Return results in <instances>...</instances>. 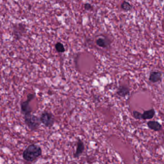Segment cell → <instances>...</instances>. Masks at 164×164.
I'll return each mask as SVG.
<instances>
[{
  "label": "cell",
  "mask_w": 164,
  "mask_h": 164,
  "mask_svg": "<svg viewBox=\"0 0 164 164\" xmlns=\"http://www.w3.org/2000/svg\"><path fill=\"white\" fill-rule=\"evenodd\" d=\"M42 148L35 144H30L27 147L23 153V157L25 161L33 162L42 156Z\"/></svg>",
  "instance_id": "cell-1"
},
{
  "label": "cell",
  "mask_w": 164,
  "mask_h": 164,
  "mask_svg": "<svg viewBox=\"0 0 164 164\" xmlns=\"http://www.w3.org/2000/svg\"><path fill=\"white\" fill-rule=\"evenodd\" d=\"M24 122L28 128L31 131L38 129L41 124L40 119L38 117L31 113L24 115Z\"/></svg>",
  "instance_id": "cell-2"
},
{
  "label": "cell",
  "mask_w": 164,
  "mask_h": 164,
  "mask_svg": "<svg viewBox=\"0 0 164 164\" xmlns=\"http://www.w3.org/2000/svg\"><path fill=\"white\" fill-rule=\"evenodd\" d=\"M36 96L35 93H29L27 95V99L25 101H21L20 103L21 111L24 116L32 113V109L31 108L30 103Z\"/></svg>",
  "instance_id": "cell-3"
},
{
  "label": "cell",
  "mask_w": 164,
  "mask_h": 164,
  "mask_svg": "<svg viewBox=\"0 0 164 164\" xmlns=\"http://www.w3.org/2000/svg\"><path fill=\"white\" fill-rule=\"evenodd\" d=\"M39 119L41 123L48 128L52 127L55 122L54 115L48 111H44L40 115Z\"/></svg>",
  "instance_id": "cell-4"
},
{
  "label": "cell",
  "mask_w": 164,
  "mask_h": 164,
  "mask_svg": "<svg viewBox=\"0 0 164 164\" xmlns=\"http://www.w3.org/2000/svg\"><path fill=\"white\" fill-rule=\"evenodd\" d=\"M85 149V145L84 142L81 139L78 138L76 143V149L75 153H73V157L78 158L84 152Z\"/></svg>",
  "instance_id": "cell-5"
},
{
  "label": "cell",
  "mask_w": 164,
  "mask_h": 164,
  "mask_svg": "<svg viewBox=\"0 0 164 164\" xmlns=\"http://www.w3.org/2000/svg\"><path fill=\"white\" fill-rule=\"evenodd\" d=\"M162 79V73L160 71H152L150 73L149 80L153 83L161 82Z\"/></svg>",
  "instance_id": "cell-6"
},
{
  "label": "cell",
  "mask_w": 164,
  "mask_h": 164,
  "mask_svg": "<svg viewBox=\"0 0 164 164\" xmlns=\"http://www.w3.org/2000/svg\"><path fill=\"white\" fill-rule=\"evenodd\" d=\"M130 89L128 87L124 85L120 86L117 88V94L121 97H125L129 94Z\"/></svg>",
  "instance_id": "cell-7"
},
{
  "label": "cell",
  "mask_w": 164,
  "mask_h": 164,
  "mask_svg": "<svg viewBox=\"0 0 164 164\" xmlns=\"http://www.w3.org/2000/svg\"><path fill=\"white\" fill-rule=\"evenodd\" d=\"M147 125L150 129L154 131H160L162 129V125L157 121H149L147 123Z\"/></svg>",
  "instance_id": "cell-8"
},
{
  "label": "cell",
  "mask_w": 164,
  "mask_h": 164,
  "mask_svg": "<svg viewBox=\"0 0 164 164\" xmlns=\"http://www.w3.org/2000/svg\"><path fill=\"white\" fill-rule=\"evenodd\" d=\"M95 43L101 48H108L110 45L109 39L105 38L100 37L96 39Z\"/></svg>",
  "instance_id": "cell-9"
},
{
  "label": "cell",
  "mask_w": 164,
  "mask_h": 164,
  "mask_svg": "<svg viewBox=\"0 0 164 164\" xmlns=\"http://www.w3.org/2000/svg\"><path fill=\"white\" fill-rule=\"evenodd\" d=\"M156 114V111L153 109L144 111L142 114V120H150L153 118Z\"/></svg>",
  "instance_id": "cell-10"
},
{
  "label": "cell",
  "mask_w": 164,
  "mask_h": 164,
  "mask_svg": "<svg viewBox=\"0 0 164 164\" xmlns=\"http://www.w3.org/2000/svg\"><path fill=\"white\" fill-rule=\"evenodd\" d=\"M132 7V6L128 2L123 1L121 4V8L125 11H130Z\"/></svg>",
  "instance_id": "cell-11"
},
{
  "label": "cell",
  "mask_w": 164,
  "mask_h": 164,
  "mask_svg": "<svg viewBox=\"0 0 164 164\" xmlns=\"http://www.w3.org/2000/svg\"><path fill=\"white\" fill-rule=\"evenodd\" d=\"M55 49H56V51L59 53H64L65 51L64 44L61 43L59 42L56 43V44H55Z\"/></svg>",
  "instance_id": "cell-12"
},
{
  "label": "cell",
  "mask_w": 164,
  "mask_h": 164,
  "mask_svg": "<svg viewBox=\"0 0 164 164\" xmlns=\"http://www.w3.org/2000/svg\"><path fill=\"white\" fill-rule=\"evenodd\" d=\"M132 115L136 120H142V114L139 112V111H136V110L133 111Z\"/></svg>",
  "instance_id": "cell-13"
},
{
  "label": "cell",
  "mask_w": 164,
  "mask_h": 164,
  "mask_svg": "<svg viewBox=\"0 0 164 164\" xmlns=\"http://www.w3.org/2000/svg\"><path fill=\"white\" fill-rule=\"evenodd\" d=\"M84 8L87 11H90L93 9V7L89 3H85L84 5Z\"/></svg>",
  "instance_id": "cell-14"
},
{
  "label": "cell",
  "mask_w": 164,
  "mask_h": 164,
  "mask_svg": "<svg viewBox=\"0 0 164 164\" xmlns=\"http://www.w3.org/2000/svg\"><path fill=\"white\" fill-rule=\"evenodd\" d=\"M70 164H78V163L75 162H72Z\"/></svg>",
  "instance_id": "cell-15"
},
{
  "label": "cell",
  "mask_w": 164,
  "mask_h": 164,
  "mask_svg": "<svg viewBox=\"0 0 164 164\" xmlns=\"http://www.w3.org/2000/svg\"><path fill=\"white\" fill-rule=\"evenodd\" d=\"M1 66H0V73H1Z\"/></svg>",
  "instance_id": "cell-16"
}]
</instances>
